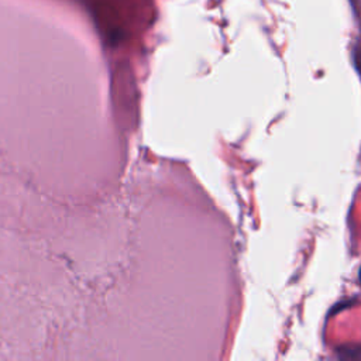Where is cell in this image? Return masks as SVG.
I'll return each instance as SVG.
<instances>
[{
  "label": "cell",
  "instance_id": "obj_1",
  "mask_svg": "<svg viewBox=\"0 0 361 361\" xmlns=\"http://www.w3.org/2000/svg\"><path fill=\"white\" fill-rule=\"evenodd\" d=\"M354 61H355V66L358 69V72L361 73V42L358 44L357 49H355V54H354Z\"/></svg>",
  "mask_w": 361,
  "mask_h": 361
},
{
  "label": "cell",
  "instance_id": "obj_2",
  "mask_svg": "<svg viewBox=\"0 0 361 361\" xmlns=\"http://www.w3.org/2000/svg\"><path fill=\"white\" fill-rule=\"evenodd\" d=\"M360 282H361V269H360Z\"/></svg>",
  "mask_w": 361,
  "mask_h": 361
}]
</instances>
